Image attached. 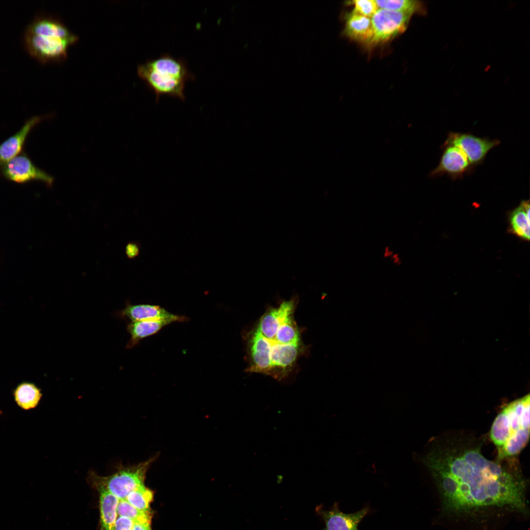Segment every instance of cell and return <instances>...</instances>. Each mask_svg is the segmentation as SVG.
Returning <instances> with one entry per match:
<instances>
[{"mask_svg": "<svg viewBox=\"0 0 530 530\" xmlns=\"http://www.w3.org/2000/svg\"><path fill=\"white\" fill-rule=\"evenodd\" d=\"M482 444L462 433L431 443L423 460L445 507L457 512L490 506L525 510L526 481L518 459L489 460L482 453Z\"/></svg>", "mask_w": 530, "mask_h": 530, "instance_id": "1", "label": "cell"}, {"mask_svg": "<svg viewBox=\"0 0 530 530\" xmlns=\"http://www.w3.org/2000/svg\"><path fill=\"white\" fill-rule=\"evenodd\" d=\"M530 395L507 404L495 419L490 437L497 450L496 459L515 458L530 437Z\"/></svg>", "mask_w": 530, "mask_h": 530, "instance_id": "2", "label": "cell"}, {"mask_svg": "<svg viewBox=\"0 0 530 530\" xmlns=\"http://www.w3.org/2000/svg\"><path fill=\"white\" fill-rule=\"evenodd\" d=\"M137 73L154 91L157 101L162 95L184 101L186 83L194 79L184 60L168 54L138 65Z\"/></svg>", "mask_w": 530, "mask_h": 530, "instance_id": "3", "label": "cell"}, {"mask_svg": "<svg viewBox=\"0 0 530 530\" xmlns=\"http://www.w3.org/2000/svg\"><path fill=\"white\" fill-rule=\"evenodd\" d=\"M155 459L153 457L134 465L121 466L108 476H101L91 472L89 479L97 491L106 490L119 500H125L130 492L144 485L146 473Z\"/></svg>", "mask_w": 530, "mask_h": 530, "instance_id": "4", "label": "cell"}, {"mask_svg": "<svg viewBox=\"0 0 530 530\" xmlns=\"http://www.w3.org/2000/svg\"><path fill=\"white\" fill-rule=\"evenodd\" d=\"M78 40L79 38L42 36L25 32L24 34L26 50L31 56L43 63L65 60L69 48Z\"/></svg>", "mask_w": 530, "mask_h": 530, "instance_id": "5", "label": "cell"}, {"mask_svg": "<svg viewBox=\"0 0 530 530\" xmlns=\"http://www.w3.org/2000/svg\"><path fill=\"white\" fill-rule=\"evenodd\" d=\"M0 176L18 184L38 181L48 186H51L54 180L52 176L37 167L25 151L1 166Z\"/></svg>", "mask_w": 530, "mask_h": 530, "instance_id": "6", "label": "cell"}, {"mask_svg": "<svg viewBox=\"0 0 530 530\" xmlns=\"http://www.w3.org/2000/svg\"><path fill=\"white\" fill-rule=\"evenodd\" d=\"M500 141L486 137L476 136L472 133L450 132L442 147L455 146L466 156L471 166L474 167L482 163L488 153L498 146Z\"/></svg>", "mask_w": 530, "mask_h": 530, "instance_id": "7", "label": "cell"}, {"mask_svg": "<svg viewBox=\"0 0 530 530\" xmlns=\"http://www.w3.org/2000/svg\"><path fill=\"white\" fill-rule=\"evenodd\" d=\"M413 14L378 9L371 18L373 36L370 44L389 40L405 30Z\"/></svg>", "mask_w": 530, "mask_h": 530, "instance_id": "8", "label": "cell"}, {"mask_svg": "<svg viewBox=\"0 0 530 530\" xmlns=\"http://www.w3.org/2000/svg\"><path fill=\"white\" fill-rule=\"evenodd\" d=\"M443 148L444 149L439 164L430 173L431 177L437 178L447 174L455 180L471 172L473 167L461 149L453 145Z\"/></svg>", "mask_w": 530, "mask_h": 530, "instance_id": "9", "label": "cell"}, {"mask_svg": "<svg viewBox=\"0 0 530 530\" xmlns=\"http://www.w3.org/2000/svg\"><path fill=\"white\" fill-rule=\"evenodd\" d=\"M316 511L324 523L325 530H358V525L367 514L368 509L365 507L354 513H344L335 504L330 509L318 505Z\"/></svg>", "mask_w": 530, "mask_h": 530, "instance_id": "10", "label": "cell"}, {"mask_svg": "<svg viewBox=\"0 0 530 530\" xmlns=\"http://www.w3.org/2000/svg\"><path fill=\"white\" fill-rule=\"evenodd\" d=\"M47 118L48 115L29 118L18 131L0 143V167L24 151L25 143L32 130Z\"/></svg>", "mask_w": 530, "mask_h": 530, "instance_id": "11", "label": "cell"}, {"mask_svg": "<svg viewBox=\"0 0 530 530\" xmlns=\"http://www.w3.org/2000/svg\"><path fill=\"white\" fill-rule=\"evenodd\" d=\"M119 315L132 321L165 320L173 323L188 320L186 316L175 315L159 306L150 304L132 305L129 303L120 312Z\"/></svg>", "mask_w": 530, "mask_h": 530, "instance_id": "12", "label": "cell"}, {"mask_svg": "<svg viewBox=\"0 0 530 530\" xmlns=\"http://www.w3.org/2000/svg\"><path fill=\"white\" fill-rule=\"evenodd\" d=\"M25 33L42 36L79 38L59 18L48 15L37 16L28 25Z\"/></svg>", "mask_w": 530, "mask_h": 530, "instance_id": "13", "label": "cell"}, {"mask_svg": "<svg viewBox=\"0 0 530 530\" xmlns=\"http://www.w3.org/2000/svg\"><path fill=\"white\" fill-rule=\"evenodd\" d=\"M344 33L354 40L370 44L373 36L371 18L352 11L347 13Z\"/></svg>", "mask_w": 530, "mask_h": 530, "instance_id": "14", "label": "cell"}, {"mask_svg": "<svg viewBox=\"0 0 530 530\" xmlns=\"http://www.w3.org/2000/svg\"><path fill=\"white\" fill-rule=\"evenodd\" d=\"M508 231L525 240L530 239V201L522 200L508 215Z\"/></svg>", "mask_w": 530, "mask_h": 530, "instance_id": "15", "label": "cell"}, {"mask_svg": "<svg viewBox=\"0 0 530 530\" xmlns=\"http://www.w3.org/2000/svg\"><path fill=\"white\" fill-rule=\"evenodd\" d=\"M171 323L165 320H152L131 321L127 325V330L131 335L126 347H133L144 338L158 333L163 327Z\"/></svg>", "mask_w": 530, "mask_h": 530, "instance_id": "16", "label": "cell"}, {"mask_svg": "<svg viewBox=\"0 0 530 530\" xmlns=\"http://www.w3.org/2000/svg\"><path fill=\"white\" fill-rule=\"evenodd\" d=\"M98 491L99 493L101 530H114L119 500L107 491L100 490Z\"/></svg>", "mask_w": 530, "mask_h": 530, "instance_id": "17", "label": "cell"}, {"mask_svg": "<svg viewBox=\"0 0 530 530\" xmlns=\"http://www.w3.org/2000/svg\"><path fill=\"white\" fill-rule=\"evenodd\" d=\"M42 395L40 390L36 386L29 383L20 384L14 392V398L17 404L25 410L36 407Z\"/></svg>", "mask_w": 530, "mask_h": 530, "instance_id": "18", "label": "cell"}, {"mask_svg": "<svg viewBox=\"0 0 530 530\" xmlns=\"http://www.w3.org/2000/svg\"><path fill=\"white\" fill-rule=\"evenodd\" d=\"M153 498V492L142 485L130 492L125 500L140 511L151 514L150 504Z\"/></svg>", "mask_w": 530, "mask_h": 530, "instance_id": "19", "label": "cell"}, {"mask_svg": "<svg viewBox=\"0 0 530 530\" xmlns=\"http://www.w3.org/2000/svg\"><path fill=\"white\" fill-rule=\"evenodd\" d=\"M378 9L409 13L413 14L419 11L421 4L412 0H375Z\"/></svg>", "mask_w": 530, "mask_h": 530, "instance_id": "20", "label": "cell"}, {"mask_svg": "<svg viewBox=\"0 0 530 530\" xmlns=\"http://www.w3.org/2000/svg\"><path fill=\"white\" fill-rule=\"evenodd\" d=\"M118 516L128 517L134 523H150L151 514L146 513L136 508L126 500H119L117 507Z\"/></svg>", "mask_w": 530, "mask_h": 530, "instance_id": "21", "label": "cell"}, {"mask_svg": "<svg viewBox=\"0 0 530 530\" xmlns=\"http://www.w3.org/2000/svg\"><path fill=\"white\" fill-rule=\"evenodd\" d=\"M354 5L352 12L371 18L378 8L375 0H356L351 1Z\"/></svg>", "mask_w": 530, "mask_h": 530, "instance_id": "22", "label": "cell"}, {"mask_svg": "<svg viewBox=\"0 0 530 530\" xmlns=\"http://www.w3.org/2000/svg\"><path fill=\"white\" fill-rule=\"evenodd\" d=\"M134 522L124 516H118L115 520L114 530H132Z\"/></svg>", "mask_w": 530, "mask_h": 530, "instance_id": "23", "label": "cell"}, {"mask_svg": "<svg viewBox=\"0 0 530 530\" xmlns=\"http://www.w3.org/2000/svg\"><path fill=\"white\" fill-rule=\"evenodd\" d=\"M127 254L130 258L137 256L139 252L137 245L135 243L129 244L126 248Z\"/></svg>", "mask_w": 530, "mask_h": 530, "instance_id": "24", "label": "cell"}, {"mask_svg": "<svg viewBox=\"0 0 530 530\" xmlns=\"http://www.w3.org/2000/svg\"><path fill=\"white\" fill-rule=\"evenodd\" d=\"M132 530H151L150 523H134Z\"/></svg>", "mask_w": 530, "mask_h": 530, "instance_id": "25", "label": "cell"}]
</instances>
